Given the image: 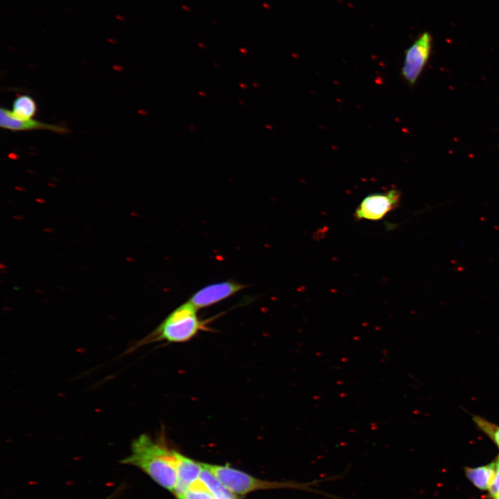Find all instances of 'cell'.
I'll return each mask as SVG.
<instances>
[{"mask_svg":"<svg viewBox=\"0 0 499 499\" xmlns=\"http://www.w3.org/2000/svg\"><path fill=\"white\" fill-rule=\"evenodd\" d=\"M148 475L159 486L174 493L177 485V451L147 434L135 438L130 453L121 460Z\"/></svg>","mask_w":499,"mask_h":499,"instance_id":"6da1fadb","label":"cell"},{"mask_svg":"<svg viewBox=\"0 0 499 499\" xmlns=\"http://www.w3.org/2000/svg\"><path fill=\"white\" fill-rule=\"evenodd\" d=\"M202 464L203 467L213 473L227 489L235 495L244 496L250 492L263 489H291L313 492L331 499H342L339 496L316 489L314 487L322 482L339 479L343 477V474L308 482H277L256 478L229 465H217L203 462H202Z\"/></svg>","mask_w":499,"mask_h":499,"instance_id":"7a4b0ae2","label":"cell"},{"mask_svg":"<svg viewBox=\"0 0 499 499\" xmlns=\"http://www.w3.org/2000/svg\"><path fill=\"white\" fill-rule=\"evenodd\" d=\"M198 309L188 301L173 310L148 336L139 341L130 350L155 342H186L206 327V321L197 315Z\"/></svg>","mask_w":499,"mask_h":499,"instance_id":"3957f363","label":"cell"},{"mask_svg":"<svg viewBox=\"0 0 499 499\" xmlns=\"http://www.w3.org/2000/svg\"><path fill=\"white\" fill-rule=\"evenodd\" d=\"M401 195L400 191L396 189L368 195L356 209L354 218L358 220H381L399 206Z\"/></svg>","mask_w":499,"mask_h":499,"instance_id":"277c9868","label":"cell"},{"mask_svg":"<svg viewBox=\"0 0 499 499\" xmlns=\"http://www.w3.org/2000/svg\"><path fill=\"white\" fill-rule=\"evenodd\" d=\"M432 36L425 32L405 51L401 74L405 80L414 85L418 80L430 58Z\"/></svg>","mask_w":499,"mask_h":499,"instance_id":"5b68a950","label":"cell"},{"mask_svg":"<svg viewBox=\"0 0 499 499\" xmlns=\"http://www.w3.org/2000/svg\"><path fill=\"white\" fill-rule=\"evenodd\" d=\"M245 287L246 286L234 280L211 283L197 290L188 301L198 310L225 300Z\"/></svg>","mask_w":499,"mask_h":499,"instance_id":"8992f818","label":"cell"},{"mask_svg":"<svg viewBox=\"0 0 499 499\" xmlns=\"http://www.w3.org/2000/svg\"><path fill=\"white\" fill-rule=\"evenodd\" d=\"M0 126L12 131L48 130L58 134H66L69 132L67 128L62 125L45 123L33 119H17L11 114L10 110L5 108L0 110Z\"/></svg>","mask_w":499,"mask_h":499,"instance_id":"52a82bcc","label":"cell"},{"mask_svg":"<svg viewBox=\"0 0 499 499\" xmlns=\"http://www.w3.org/2000/svg\"><path fill=\"white\" fill-rule=\"evenodd\" d=\"M202 469V462L177 451V485L174 494L177 496L195 483L199 480Z\"/></svg>","mask_w":499,"mask_h":499,"instance_id":"ba28073f","label":"cell"},{"mask_svg":"<svg viewBox=\"0 0 499 499\" xmlns=\"http://www.w3.org/2000/svg\"><path fill=\"white\" fill-rule=\"evenodd\" d=\"M496 473V462L477 468H466V475L481 490L489 489Z\"/></svg>","mask_w":499,"mask_h":499,"instance_id":"9c48e42d","label":"cell"},{"mask_svg":"<svg viewBox=\"0 0 499 499\" xmlns=\"http://www.w3.org/2000/svg\"><path fill=\"white\" fill-rule=\"evenodd\" d=\"M11 114L19 119H30L37 112V105L34 99L28 95L17 97L12 103Z\"/></svg>","mask_w":499,"mask_h":499,"instance_id":"30bf717a","label":"cell"},{"mask_svg":"<svg viewBox=\"0 0 499 499\" xmlns=\"http://www.w3.org/2000/svg\"><path fill=\"white\" fill-rule=\"evenodd\" d=\"M176 497L177 499H215L200 480Z\"/></svg>","mask_w":499,"mask_h":499,"instance_id":"8fae6325","label":"cell"},{"mask_svg":"<svg viewBox=\"0 0 499 499\" xmlns=\"http://www.w3.org/2000/svg\"><path fill=\"white\" fill-rule=\"evenodd\" d=\"M473 421L476 425L490 438H491L494 443L499 447V426L480 417H475L473 418Z\"/></svg>","mask_w":499,"mask_h":499,"instance_id":"7c38bea8","label":"cell"},{"mask_svg":"<svg viewBox=\"0 0 499 499\" xmlns=\"http://www.w3.org/2000/svg\"><path fill=\"white\" fill-rule=\"evenodd\" d=\"M116 17L118 19H120L121 21H125V19H124L123 17H121V16L116 15Z\"/></svg>","mask_w":499,"mask_h":499,"instance_id":"4fadbf2b","label":"cell"},{"mask_svg":"<svg viewBox=\"0 0 499 499\" xmlns=\"http://www.w3.org/2000/svg\"><path fill=\"white\" fill-rule=\"evenodd\" d=\"M493 498L494 499H499V493L496 495Z\"/></svg>","mask_w":499,"mask_h":499,"instance_id":"5bb4252c","label":"cell"},{"mask_svg":"<svg viewBox=\"0 0 499 499\" xmlns=\"http://www.w3.org/2000/svg\"><path fill=\"white\" fill-rule=\"evenodd\" d=\"M113 496H110V497L107 498L106 499H112Z\"/></svg>","mask_w":499,"mask_h":499,"instance_id":"9a60e30c","label":"cell"}]
</instances>
